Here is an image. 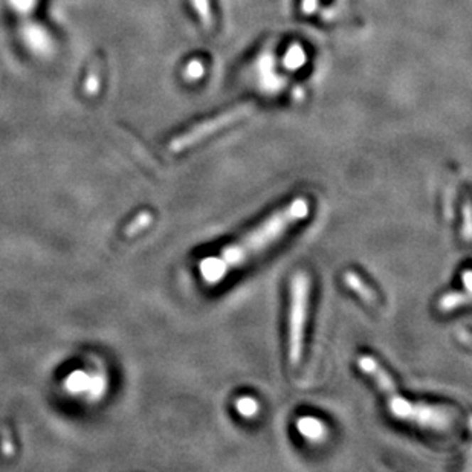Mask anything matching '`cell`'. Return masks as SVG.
Listing matches in <instances>:
<instances>
[{
	"label": "cell",
	"mask_w": 472,
	"mask_h": 472,
	"mask_svg": "<svg viewBox=\"0 0 472 472\" xmlns=\"http://www.w3.org/2000/svg\"><path fill=\"white\" fill-rule=\"evenodd\" d=\"M309 215V202L304 198H296L286 207L272 213L268 219L257 225L252 231L237 242L223 248L219 255L200 262L199 272L207 284H218L231 271L240 268L245 263L259 257L279 242L294 225Z\"/></svg>",
	"instance_id": "cell-1"
},
{
	"label": "cell",
	"mask_w": 472,
	"mask_h": 472,
	"mask_svg": "<svg viewBox=\"0 0 472 472\" xmlns=\"http://www.w3.org/2000/svg\"><path fill=\"white\" fill-rule=\"evenodd\" d=\"M356 363L358 367L368 377H372L379 390L385 395L390 413L395 417L433 431H448L453 428L456 420L453 409L422 402H408L405 397L397 393L393 377L384 370L382 365L375 358L364 355L359 356Z\"/></svg>",
	"instance_id": "cell-2"
},
{
	"label": "cell",
	"mask_w": 472,
	"mask_h": 472,
	"mask_svg": "<svg viewBox=\"0 0 472 472\" xmlns=\"http://www.w3.org/2000/svg\"><path fill=\"white\" fill-rule=\"evenodd\" d=\"M311 279L306 272H296L291 281L289 304V361L299 365L304 352V333L309 312Z\"/></svg>",
	"instance_id": "cell-3"
},
{
	"label": "cell",
	"mask_w": 472,
	"mask_h": 472,
	"mask_svg": "<svg viewBox=\"0 0 472 472\" xmlns=\"http://www.w3.org/2000/svg\"><path fill=\"white\" fill-rule=\"evenodd\" d=\"M343 279H344V284L348 287V289H352L356 295L361 296L365 303L373 304V306L377 303V294L375 292V289H372V287L368 286L356 272L347 271Z\"/></svg>",
	"instance_id": "cell-4"
},
{
	"label": "cell",
	"mask_w": 472,
	"mask_h": 472,
	"mask_svg": "<svg viewBox=\"0 0 472 472\" xmlns=\"http://www.w3.org/2000/svg\"><path fill=\"white\" fill-rule=\"evenodd\" d=\"M296 429L300 431V434L303 437L311 440V442H321L327 431L321 420L309 416L299 419V422H296Z\"/></svg>",
	"instance_id": "cell-5"
},
{
	"label": "cell",
	"mask_w": 472,
	"mask_h": 472,
	"mask_svg": "<svg viewBox=\"0 0 472 472\" xmlns=\"http://www.w3.org/2000/svg\"><path fill=\"white\" fill-rule=\"evenodd\" d=\"M469 303V294L463 292H449L444 295L442 299L439 300V309L442 312H451L456 311L461 306H466Z\"/></svg>",
	"instance_id": "cell-6"
},
{
	"label": "cell",
	"mask_w": 472,
	"mask_h": 472,
	"mask_svg": "<svg viewBox=\"0 0 472 472\" xmlns=\"http://www.w3.org/2000/svg\"><path fill=\"white\" fill-rule=\"evenodd\" d=\"M235 408H237V412L240 416L243 417H255L259 414V402L255 401L254 397H240L237 399V402H235Z\"/></svg>",
	"instance_id": "cell-7"
},
{
	"label": "cell",
	"mask_w": 472,
	"mask_h": 472,
	"mask_svg": "<svg viewBox=\"0 0 472 472\" xmlns=\"http://www.w3.org/2000/svg\"><path fill=\"white\" fill-rule=\"evenodd\" d=\"M150 223H151V214L150 213H141L138 218L129 225L126 234L127 235H136L138 232L146 230Z\"/></svg>",
	"instance_id": "cell-8"
},
{
	"label": "cell",
	"mask_w": 472,
	"mask_h": 472,
	"mask_svg": "<svg viewBox=\"0 0 472 472\" xmlns=\"http://www.w3.org/2000/svg\"><path fill=\"white\" fill-rule=\"evenodd\" d=\"M471 231H472V225H471V205L465 203L463 207V235L465 240H471Z\"/></svg>",
	"instance_id": "cell-9"
},
{
	"label": "cell",
	"mask_w": 472,
	"mask_h": 472,
	"mask_svg": "<svg viewBox=\"0 0 472 472\" xmlns=\"http://www.w3.org/2000/svg\"><path fill=\"white\" fill-rule=\"evenodd\" d=\"M463 284H465L466 292L469 294V292H471V271H469V269H466V271L463 272Z\"/></svg>",
	"instance_id": "cell-10"
}]
</instances>
